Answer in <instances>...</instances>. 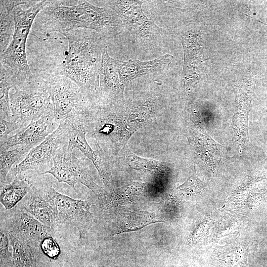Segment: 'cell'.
Masks as SVG:
<instances>
[{"mask_svg":"<svg viewBox=\"0 0 267 267\" xmlns=\"http://www.w3.org/2000/svg\"><path fill=\"white\" fill-rule=\"evenodd\" d=\"M49 0H38L24 9L20 6L13 10L15 29L13 38L6 49L0 53V63L11 71L15 86L32 81L34 76L29 68L26 51V42L37 15Z\"/></svg>","mask_w":267,"mask_h":267,"instance_id":"obj_3","label":"cell"},{"mask_svg":"<svg viewBox=\"0 0 267 267\" xmlns=\"http://www.w3.org/2000/svg\"><path fill=\"white\" fill-rule=\"evenodd\" d=\"M223 267H247L245 252L239 247H228L219 251L214 258Z\"/></svg>","mask_w":267,"mask_h":267,"instance_id":"obj_25","label":"cell"},{"mask_svg":"<svg viewBox=\"0 0 267 267\" xmlns=\"http://www.w3.org/2000/svg\"><path fill=\"white\" fill-rule=\"evenodd\" d=\"M181 40L184 54L181 81L184 85H189L197 79L196 69L200 46L198 36L195 33H187L181 36Z\"/></svg>","mask_w":267,"mask_h":267,"instance_id":"obj_18","label":"cell"},{"mask_svg":"<svg viewBox=\"0 0 267 267\" xmlns=\"http://www.w3.org/2000/svg\"><path fill=\"white\" fill-rule=\"evenodd\" d=\"M106 6L114 10L120 18L123 25L136 38L148 39L156 26L144 14L142 0L103 1Z\"/></svg>","mask_w":267,"mask_h":267,"instance_id":"obj_11","label":"cell"},{"mask_svg":"<svg viewBox=\"0 0 267 267\" xmlns=\"http://www.w3.org/2000/svg\"><path fill=\"white\" fill-rule=\"evenodd\" d=\"M254 90V83L250 79L242 81L235 89L236 108L234 125L241 145V143H244L247 134L248 115Z\"/></svg>","mask_w":267,"mask_h":267,"instance_id":"obj_17","label":"cell"},{"mask_svg":"<svg viewBox=\"0 0 267 267\" xmlns=\"http://www.w3.org/2000/svg\"><path fill=\"white\" fill-rule=\"evenodd\" d=\"M151 113L148 105L138 104L130 109L124 127V136L127 140L138 129L142 127Z\"/></svg>","mask_w":267,"mask_h":267,"instance_id":"obj_23","label":"cell"},{"mask_svg":"<svg viewBox=\"0 0 267 267\" xmlns=\"http://www.w3.org/2000/svg\"><path fill=\"white\" fill-rule=\"evenodd\" d=\"M50 95L55 121L81 119L90 110L91 103L78 86L65 76L50 75L44 78Z\"/></svg>","mask_w":267,"mask_h":267,"instance_id":"obj_5","label":"cell"},{"mask_svg":"<svg viewBox=\"0 0 267 267\" xmlns=\"http://www.w3.org/2000/svg\"><path fill=\"white\" fill-rule=\"evenodd\" d=\"M192 140L196 152L206 164L211 167L215 166L221 159L220 146L198 125L193 129Z\"/></svg>","mask_w":267,"mask_h":267,"instance_id":"obj_21","label":"cell"},{"mask_svg":"<svg viewBox=\"0 0 267 267\" xmlns=\"http://www.w3.org/2000/svg\"><path fill=\"white\" fill-rule=\"evenodd\" d=\"M68 124V141L67 149L73 151L79 149L96 168L104 185L108 188L112 185V176L109 158L106 153L95 142L96 149L93 150L88 144L86 138L87 132L79 119L66 120Z\"/></svg>","mask_w":267,"mask_h":267,"instance_id":"obj_10","label":"cell"},{"mask_svg":"<svg viewBox=\"0 0 267 267\" xmlns=\"http://www.w3.org/2000/svg\"><path fill=\"white\" fill-rule=\"evenodd\" d=\"M202 184L197 177L193 175L182 185L178 187V189L187 194H197L201 192Z\"/></svg>","mask_w":267,"mask_h":267,"instance_id":"obj_27","label":"cell"},{"mask_svg":"<svg viewBox=\"0 0 267 267\" xmlns=\"http://www.w3.org/2000/svg\"><path fill=\"white\" fill-rule=\"evenodd\" d=\"M256 21H259V22H260V23H263V24H264V25H267V23H264L263 22H262V21H259V20H257V19H256Z\"/></svg>","mask_w":267,"mask_h":267,"instance_id":"obj_30","label":"cell"},{"mask_svg":"<svg viewBox=\"0 0 267 267\" xmlns=\"http://www.w3.org/2000/svg\"><path fill=\"white\" fill-rule=\"evenodd\" d=\"M30 181V190L18 207L54 231L57 225L53 209L40 189Z\"/></svg>","mask_w":267,"mask_h":267,"instance_id":"obj_13","label":"cell"},{"mask_svg":"<svg viewBox=\"0 0 267 267\" xmlns=\"http://www.w3.org/2000/svg\"><path fill=\"white\" fill-rule=\"evenodd\" d=\"M9 94L12 121L21 129L53 111V106L44 78L35 77L30 82L16 85Z\"/></svg>","mask_w":267,"mask_h":267,"instance_id":"obj_4","label":"cell"},{"mask_svg":"<svg viewBox=\"0 0 267 267\" xmlns=\"http://www.w3.org/2000/svg\"><path fill=\"white\" fill-rule=\"evenodd\" d=\"M59 125L52 111L36 121H31L15 134L0 141V150H8L18 145H25L32 149L43 142Z\"/></svg>","mask_w":267,"mask_h":267,"instance_id":"obj_12","label":"cell"},{"mask_svg":"<svg viewBox=\"0 0 267 267\" xmlns=\"http://www.w3.org/2000/svg\"><path fill=\"white\" fill-rule=\"evenodd\" d=\"M67 145L60 148L53 159V165L48 170L39 174H49L58 182H64L76 190L77 183H81L90 189L97 196L105 192L104 188L94 180L86 158H78Z\"/></svg>","mask_w":267,"mask_h":267,"instance_id":"obj_7","label":"cell"},{"mask_svg":"<svg viewBox=\"0 0 267 267\" xmlns=\"http://www.w3.org/2000/svg\"><path fill=\"white\" fill-rule=\"evenodd\" d=\"M31 149L25 145H18L8 150H0V180L5 182L13 165Z\"/></svg>","mask_w":267,"mask_h":267,"instance_id":"obj_24","label":"cell"},{"mask_svg":"<svg viewBox=\"0 0 267 267\" xmlns=\"http://www.w3.org/2000/svg\"><path fill=\"white\" fill-rule=\"evenodd\" d=\"M31 182L28 177L22 175L10 181L0 182V201L6 211L13 209L27 194Z\"/></svg>","mask_w":267,"mask_h":267,"instance_id":"obj_20","label":"cell"},{"mask_svg":"<svg viewBox=\"0 0 267 267\" xmlns=\"http://www.w3.org/2000/svg\"><path fill=\"white\" fill-rule=\"evenodd\" d=\"M0 117H5L8 121H12V114L9 102L10 89L14 86V78L9 68L0 63Z\"/></svg>","mask_w":267,"mask_h":267,"instance_id":"obj_22","label":"cell"},{"mask_svg":"<svg viewBox=\"0 0 267 267\" xmlns=\"http://www.w3.org/2000/svg\"><path fill=\"white\" fill-rule=\"evenodd\" d=\"M34 183L51 205L57 226H72L77 228L82 235L89 227L93 218L90 211L91 202L72 198L58 192L48 184Z\"/></svg>","mask_w":267,"mask_h":267,"instance_id":"obj_6","label":"cell"},{"mask_svg":"<svg viewBox=\"0 0 267 267\" xmlns=\"http://www.w3.org/2000/svg\"><path fill=\"white\" fill-rule=\"evenodd\" d=\"M21 126L13 121H8L2 118H0V140L6 139L9 134L18 129H21Z\"/></svg>","mask_w":267,"mask_h":267,"instance_id":"obj_28","label":"cell"},{"mask_svg":"<svg viewBox=\"0 0 267 267\" xmlns=\"http://www.w3.org/2000/svg\"><path fill=\"white\" fill-rule=\"evenodd\" d=\"M68 49L55 75L65 76L76 83L91 102L100 93L99 70L105 48L102 37L91 30L76 29L62 33Z\"/></svg>","mask_w":267,"mask_h":267,"instance_id":"obj_1","label":"cell"},{"mask_svg":"<svg viewBox=\"0 0 267 267\" xmlns=\"http://www.w3.org/2000/svg\"><path fill=\"white\" fill-rule=\"evenodd\" d=\"M173 58L172 55L166 54L149 61L133 59L121 61L115 59V63L120 81L125 87L130 82L138 77L164 68L171 64Z\"/></svg>","mask_w":267,"mask_h":267,"instance_id":"obj_14","label":"cell"},{"mask_svg":"<svg viewBox=\"0 0 267 267\" xmlns=\"http://www.w3.org/2000/svg\"><path fill=\"white\" fill-rule=\"evenodd\" d=\"M49 31L61 33L76 29L91 30L103 38L115 36L123 28L117 13L107 6L99 7L86 0L73 6H64L58 0H49L39 13Z\"/></svg>","mask_w":267,"mask_h":267,"instance_id":"obj_2","label":"cell"},{"mask_svg":"<svg viewBox=\"0 0 267 267\" xmlns=\"http://www.w3.org/2000/svg\"><path fill=\"white\" fill-rule=\"evenodd\" d=\"M34 0H0V53L8 47L13 37L15 23L14 9L23 4L31 5Z\"/></svg>","mask_w":267,"mask_h":267,"instance_id":"obj_19","label":"cell"},{"mask_svg":"<svg viewBox=\"0 0 267 267\" xmlns=\"http://www.w3.org/2000/svg\"><path fill=\"white\" fill-rule=\"evenodd\" d=\"M0 217V226L20 241L35 248L53 232L18 206L1 214Z\"/></svg>","mask_w":267,"mask_h":267,"instance_id":"obj_9","label":"cell"},{"mask_svg":"<svg viewBox=\"0 0 267 267\" xmlns=\"http://www.w3.org/2000/svg\"><path fill=\"white\" fill-rule=\"evenodd\" d=\"M99 80L100 94L108 103L123 97L125 87L120 81L115 59L109 55L106 48L102 53Z\"/></svg>","mask_w":267,"mask_h":267,"instance_id":"obj_15","label":"cell"},{"mask_svg":"<svg viewBox=\"0 0 267 267\" xmlns=\"http://www.w3.org/2000/svg\"><path fill=\"white\" fill-rule=\"evenodd\" d=\"M41 247L43 251L49 257L54 258L59 254V247L51 236L45 238L42 241Z\"/></svg>","mask_w":267,"mask_h":267,"instance_id":"obj_29","label":"cell"},{"mask_svg":"<svg viewBox=\"0 0 267 267\" xmlns=\"http://www.w3.org/2000/svg\"><path fill=\"white\" fill-rule=\"evenodd\" d=\"M68 124L66 120L61 122L58 127L43 142L32 148L25 157L13 166L9 172L13 177L20 175L30 170L38 174L52 166L53 159L57 150L68 145Z\"/></svg>","mask_w":267,"mask_h":267,"instance_id":"obj_8","label":"cell"},{"mask_svg":"<svg viewBox=\"0 0 267 267\" xmlns=\"http://www.w3.org/2000/svg\"><path fill=\"white\" fill-rule=\"evenodd\" d=\"M107 226L114 236L124 232L140 229L150 224L161 222L154 215L142 212H123L110 214L106 216Z\"/></svg>","mask_w":267,"mask_h":267,"instance_id":"obj_16","label":"cell"},{"mask_svg":"<svg viewBox=\"0 0 267 267\" xmlns=\"http://www.w3.org/2000/svg\"><path fill=\"white\" fill-rule=\"evenodd\" d=\"M127 161L134 169L147 171L150 173H160L164 169L160 162L143 159L132 153L128 155Z\"/></svg>","mask_w":267,"mask_h":267,"instance_id":"obj_26","label":"cell"}]
</instances>
